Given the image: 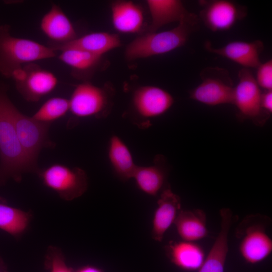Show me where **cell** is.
<instances>
[{"label": "cell", "mask_w": 272, "mask_h": 272, "mask_svg": "<svg viewBox=\"0 0 272 272\" xmlns=\"http://www.w3.org/2000/svg\"><path fill=\"white\" fill-rule=\"evenodd\" d=\"M14 104L8 86L0 79V183L12 179L17 182L27 172H38L24 153L19 142L13 116Z\"/></svg>", "instance_id": "6da1fadb"}, {"label": "cell", "mask_w": 272, "mask_h": 272, "mask_svg": "<svg viewBox=\"0 0 272 272\" xmlns=\"http://www.w3.org/2000/svg\"><path fill=\"white\" fill-rule=\"evenodd\" d=\"M199 26V17L190 12L172 29L159 32H148L135 38L126 46L125 57L127 60L131 61L172 51L183 46Z\"/></svg>", "instance_id": "7a4b0ae2"}, {"label": "cell", "mask_w": 272, "mask_h": 272, "mask_svg": "<svg viewBox=\"0 0 272 272\" xmlns=\"http://www.w3.org/2000/svg\"><path fill=\"white\" fill-rule=\"evenodd\" d=\"M56 51L36 41L12 35L9 25H0V75L12 78L24 65L56 56Z\"/></svg>", "instance_id": "3957f363"}, {"label": "cell", "mask_w": 272, "mask_h": 272, "mask_svg": "<svg viewBox=\"0 0 272 272\" xmlns=\"http://www.w3.org/2000/svg\"><path fill=\"white\" fill-rule=\"evenodd\" d=\"M270 218L260 214L245 217L236 229L235 235L240 239L239 251L250 264L259 263L272 252V240L266 231Z\"/></svg>", "instance_id": "277c9868"}, {"label": "cell", "mask_w": 272, "mask_h": 272, "mask_svg": "<svg viewBox=\"0 0 272 272\" xmlns=\"http://www.w3.org/2000/svg\"><path fill=\"white\" fill-rule=\"evenodd\" d=\"M113 90L84 82L77 85L69 99L70 111L78 118H104L113 104Z\"/></svg>", "instance_id": "5b68a950"}, {"label": "cell", "mask_w": 272, "mask_h": 272, "mask_svg": "<svg viewBox=\"0 0 272 272\" xmlns=\"http://www.w3.org/2000/svg\"><path fill=\"white\" fill-rule=\"evenodd\" d=\"M174 99L166 90L154 86L139 87L133 93L131 98L132 123L141 129L151 125V120L168 111Z\"/></svg>", "instance_id": "8992f818"}, {"label": "cell", "mask_w": 272, "mask_h": 272, "mask_svg": "<svg viewBox=\"0 0 272 272\" xmlns=\"http://www.w3.org/2000/svg\"><path fill=\"white\" fill-rule=\"evenodd\" d=\"M37 174L44 185L66 201L81 196L88 188L87 174L79 167L53 164L39 169Z\"/></svg>", "instance_id": "52a82bcc"}, {"label": "cell", "mask_w": 272, "mask_h": 272, "mask_svg": "<svg viewBox=\"0 0 272 272\" xmlns=\"http://www.w3.org/2000/svg\"><path fill=\"white\" fill-rule=\"evenodd\" d=\"M13 116L20 144L28 159L38 166L37 160L41 151L45 148H54L50 139V124L40 122L20 111L14 105Z\"/></svg>", "instance_id": "ba28073f"}, {"label": "cell", "mask_w": 272, "mask_h": 272, "mask_svg": "<svg viewBox=\"0 0 272 272\" xmlns=\"http://www.w3.org/2000/svg\"><path fill=\"white\" fill-rule=\"evenodd\" d=\"M201 78V83L190 91V99L210 106L232 104L234 87L226 70L207 67Z\"/></svg>", "instance_id": "9c48e42d"}, {"label": "cell", "mask_w": 272, "mask_h": 272, "mask_svg": "<svg viewBox=\"0 0 272 272\" xmlns=\"http://www.w3.org/2000/svg\"><path fill=\"white\" fill-rule=\"evenodd\" d=\"M238 78V83L234 88L232 102L238 110V114L254 123H264L269 114L262 109V92L255 77L249 69L243 68L239 72Z\"/></svg>", "instance_id": "30bf717a"}, {"label": "cell", "mask_w": 272, "mask_h": 272, "mask_svg": "<svg viewBox=\"0 0 272 272\" xmlns=\"http://www.w3.org/2000/svg\"><path fill=\"white\" fill-rule=\"evenodd\" d=\"M199 18L213 32L230 29L247 14L245 7L228 0L200 1Z\"/></svg>", "instance_id": "8fae6325"}, {"label": "cell", "mask_w": 272, "mask_h": 272, "mask_svg": "<svg viewBox=\"0 0 272 272\" xmlns=\"http://www.w3.org/2000/svg\"><path fill=\"white\" fill-rule=\"evenodd\" d=\"M25 75L22 80L16 82L18 92L27 101L36 102L49 94L56 88L58 80L50 71L32 63L23 66Z\"/></svg>", "instance_id": "7c38bea8"}, {"label": "cell", "mask_w": 272, "mask_h": 272, "mask_svg": "<svg viewBox=\"0 0 272 272\" xmlns=\"http://www.w3.org/2000/svg\"><path fill=\"white\" fill-rule=\"evenodd\" d=\"M180 196L174 193L170 185L160 193L152 222V238L161 242L181 211Z\"/></svg>", "instance_id": "4fadbf2b"}, {"label": "cell", "mask_w": 272, "mask_h": 272, "mask_svg": "<svg viewBox=\"0 0 272 272\" xmlns=\"http://www.w3.org/2000/svg\"><path fill=\"white\" fill-rule=\"evenodd\" d=\"M220 215L219 233L198 272H224L229 251L228 235L231 226L235 221V217L229 208L221 209Z\"/></svg>", "instance_id": "5bb4252c"}, {"label": "cell", "mask_w": 272, "mask_h": 272, "mask_svg": "<svg viewBox=\"0 0 272 272\" xmlns=\"http://www.w3.org/2000/svg\"><path fill=\"white\" fill-rule=\"evenodd\" d=\"M168 172V167L164 157L158 155L154 157L152 164L137 165L132 179L142 192L155 196L169 185L167 183Z\"/></svg>", "instance_id": "9a60e30c"}, {"label": "cell", "mask_w": 272, "mask_h": 272, "mask_svg": "<svg viewBox=\"0 0 272 272\" xmlns=\"http://www.w3.org/2000/svg\"><path fill=\"white\" fill-rule=\"evenodd\" d=\"M205 47L209 51L229 59L243 68H257L261 63L260 55L263 50V42L259 40L251 42L234 41L220 48H214L210 42Z\"/></svg>", "instance_id": "2e32d148"}, {"label": "cell", "mask_w": 272, "mask_h": 272, "mask_svg": "<svg viewBox=\"0 0 272 272\" xmlns=\"http://www.w3.org/2000/svg\"><path fill=\"white\" fill-rule=\"evenodd\" d=\"M121 45L120 39L117 34L96 32L77 37L66 43H52L50 47L56 51L67 48L78 49L102 57L104 54Z\"/></svg>", "instance_id": "e0dca14e"}, {"label": "cell", "mask_w": 272, "mask_h": 272, "mask_svg": "<svg viewBox=\"0 0 272 272\" xmlns=\"http://www.w3.org/2000/svg\"><path fill=\"white\" fill-rule=\"evenodd\" d=\"M40 28L55 44H64L77 38L76 30L67 15L58 5L53 4L42 17Z\"/></svg>", "instance_id": "ac0fdd59"}, {"label": "cell", "mask_w": 272, "mask_h": 272, "mask_svg": "<svg viewBox=\"0 0 272 272\" xmlns=\"http://www.w3.org/2000/svg\"><path fill=\"white\" fill-rule=\"evenodd\" d=\"M165 250L173 264L186 271L198 270L206 257L203 249L196 242L182 240L170 242Z\"/></svg>", "instance_id": "d6986e66"}, {"label": "cell", "mask_w": 272, "mask_h": 272, "mask_svg": "<svg viewBox=\"0 0 272 272\" xmlns=\"http://www.w3.org/2000/svg\"><path fill=\"white\" fill-rule=\"evenodd\" d=\"M113 27L122 33L140 31L144 23V13L141 7L130 1H116L111 5Z\"/></svg>", "instance_id": "ffe728a7"}, {"label": "cell", "mask_w": 272, "mask_h": 272, "mask_svg": "<svg viewBox=\"0 0 272 272\" xmlns=\"http://www.w3.org/2000/svg\"><path fill=\"white\" fill-rule=\"evenodd\" d=\"M146 3L151 17L148 32H155L163 26L180 22L189 14L179 0H147Z\"/></svg>", "instance_id": "44dd1931"}, {"label": "cell", "mask_w": 272, "mask_h": 272, "mask_svg": "<svg viewBox=\"0 0 272 272\" xmlns=\"http://www.w3.org/2000/svg\"><path fill=\"white\" fill-rule=\"evenodd\" d=\"M107 157L113 171L120 180L126 181L132 179L137 165L128 147L116 134L109 139Z\"/></svg>", "instance_id": "7402d4cb"}, {"label": "cell", "mask_w": 272, "mask_h": 272, "mask_svg": "<svg viewBox=\"0 0 272 272\" xmlns=\"http://www.w3.org/2000/svg\"><path fill=\"white\" fill-rule=\"evenodd\" d=\"M174 224L182 240L196 242L209 234L206 214L201 209L181 210Z\"/></svg>", "instance_id": "603a6c76"}, {"label": "cell", "mask_w": 272, "mask_h": 272, "mask_svg": "<svg viewBox=\"0 0 272 272\" xmlns=\"http://www.w3.org/2000/svg\"><path fill=\"white\" fill-rule=\"evenodd\" d=\"M31 217L30 212L12 207L0 197V229L18 237L27 229Z\"/></svg>", "instance_id": "cb8c5ba5"}, {"label": "cell", "mask_w": 272, "mask_h": 272, "mask_svg": "<svg viewBox=\"0 0 272 272\" xmlns=\"http://www.w3.org/2000/svg\"><path fill=\"white\" fill-rule=\"evenodd\" d=\"M58 58L75 71L83 72L95 67L102 57L75 48H67L60 51Z\"/></svg>", "instance_id": "d4e9b609"}, {"label": "cell", "mask_w": 272, "mask_h": 272, "mask_svg": "<svg viewBox=\"0 0 272 272\" xmlns=\"http://www.w3.org/2000/svg\"><path fill=\"white\" fill-rule=\"evenodd\" d=\"M70 111L69 100L54 97L46 101L32 116L42 123L50 124L64 116Z\"/></svg>", "instance_id": "484cf974"}, {"label": "cell", "mask_w": 272, "mask_h": 272, "mask_svg": "<svg viewBox=\"0 0 272 272\" xmlns=\"http://www.w3.org/2000/svg\"><path fill=\"white\" fill-rule=\"evenodd\" d=\"M45 259V265L50 272H73L67 266L61 250L57 247H48Z\"/></svg>", "instance_id": "4316f807"}, {"label": "cell", "mask_w": 272, "mask_h": 272, "mask_svg": "<svg viewBox=\"0 0 272 272\" xmlns=\"http://www.w3.org/2000/svg\"><path fill=\"white\" fill-rule=\"evenodd\" d=\"M255 79L260 88L265 91L272 89V60L261 63L256 68Z\"/></svg>", "instance_id": "83f0119b"}, {"label": "cell", "mask_w": 272, "mask_h": 272, "mask_svg": "<svg viewBox=\"0 0 272 272\" xmlns=\"http://www.w3.org/2000/svg\"><path fill=\"white\" fill-rule=\"evenodd\" d=\"M261 106L263 110L270 114L272 112V91L267 90L262 93Z\"/></svg>", "instance_id": "f1b7e54d"}, {"label": "cell", "mask_w": 272, "mask_h": 272, "mask_svg": "<svg viewBox=\"0 0 272 272\" xmlns=\"http://www.w3.org/2000/svg\"><path fill=\"white\" fill-rule=\"evenodd\" d=\"M76 272H103V271L97 267H96L93 266L88 265V266H85L81 268Z\"/></svg>", "instance_id": "f546056e"}, {"label": "cell", "mask_w": 272, "mask_h": 272, "mask_svg": "<svg viewBox=\"0 0 272 272\" xmlns=\"http://www.w3.org/2000/svg\"><path fill=\"white\" fill-rule=\"evenodd\" d=\"M0 272H8L7 267L0 257Z\"/></svg>", "instance_id": "4dcf8cb0"}]
</instances>
